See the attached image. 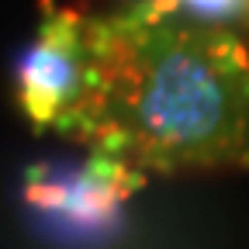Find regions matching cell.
Masks as SVG:
<instances>
[{
	"mask_svg": "<svg viewBox=\"0 0 249 249\" xmlns=\"http://www.w3.org/2000/svg\"><path fill=\"white\" fill-rule=\"evenodd\" d=\"M139 173L249 166V49L235 28L132 4L87 18L83 97L66 132Z\"/></svg>",
	"mask_w": 249,
	"mask_h": 249,
	"instance_id": "obj_1",
	"label": "cell"
},
{
	"mask_svg": "<svg viewBox=\"0 0 249 249\" xmlns=\"http://www.w3.org/2000/svg\"><path fill=\"white\" fill-rule=\"evenodd\" d=\"M145 173L124 166L111 156L90 152L80 166H52L38 163L24 177V201L38 214L80 239L107 235L139 191Z\"/></svg>",
	"mask_w": 249,
	"mask_h": 249,
	"instance_id": "obj_2",
	"label": "cell"
},
{
	"mask_svg": "<svg viewBox=\"0 0 249 249\" xmlns=\"http://www.w3.org/2000/svg\"><path fill=\"white\" fill-rule=\"evenodd\" d=\"M87 76V18L73 7L45 4L38 35L18 66V104L38 132L59 135L83 97Z\"/></svg>",
	"mask_w": 249,
	"mask_h": 249,
	"instance_id": "obj_3",
	"label": "cell"
},
{
	"mask_svg": "<svg viewBox=\"0 0 249 249\" xmlns=\"http://www.w3.org/2000/svg\"><path fill=\"white\" fill-rule=\"evenodd\" d=\"M135 4L160 18H180L211 28H232L249 11V0H135Z\"/></svg>",
	"mask_w": 249,
	"mask_h": 249,
	"instance_id": "obj_4",
	"label": "cell"
},
{
	"mask_svg": "<svg viewBox=\"0 0 249 249\" xmlns=\"http://www.w3.org/2000/svg\"><path fill=\"white\" fill-rule=\"evenodd\" d=\"M239 38L246 42V49H249V11H246V18L239 21Z\"/></svg>",
	"mask_w": 249,
	"mask_h": 249,
	"instance_id": "obj_5",
	"label": "cell"
}]
</instances>
